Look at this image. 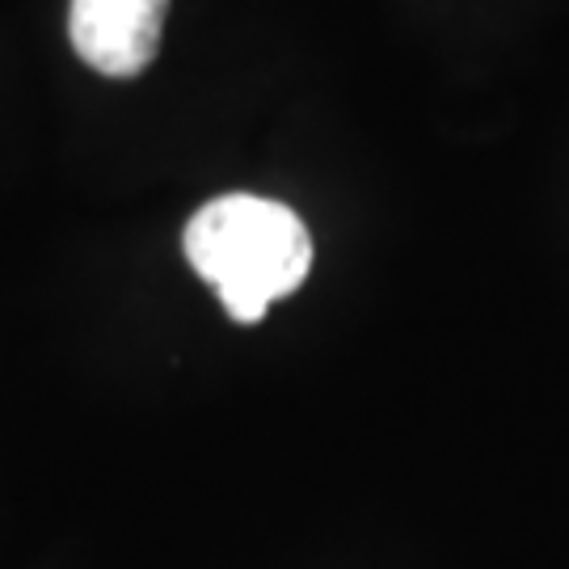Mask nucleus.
I'll use <instances>...</instances> for the list:
<instances>
[{
    "label": "nucleus",
    "mask_w": 569,
    "mask_h": 569,
    "mask_svg": "<svg viewBox=\"0 0 569 569\" xmlns=\"http://www.w3.org/2000/svg\"><path fill=\"white\" fill-rule=\"evenodd\" d=\"M182 249L237 326H258L274 300L300 291L312 266L305 220L258 194H220L199 207Z\"/></svg>",
    "instance_id": "f257e3e1"
},
{
    "label": "nucleus",
    "mask_w": 569,
    "mask_h": 569,
    "mask_svg": "<svg viewBox=\"0 0 569 569\" xmlns=\"http://www.w3.org/2000/svg\"><path fill=\"white\" fill-rule=\"evenodd\" d=\"M169 0H72L68 39L93 72L140 77L157 60Z\"/></svg>",
    "instance_id": "f03ea898"
}]
</instances>
